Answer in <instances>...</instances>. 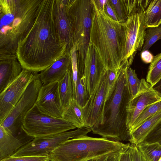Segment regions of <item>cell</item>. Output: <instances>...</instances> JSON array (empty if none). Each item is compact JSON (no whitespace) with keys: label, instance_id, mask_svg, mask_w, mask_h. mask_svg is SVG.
I'll use <instances>...</instances> for the list:
<instances>
[{"label":"cell","instance_id":"obj_2","mask_svg":"<svg viewBox=\"0 0 161 161\" xmlns=\"http://www.w3.org/2000/svg\"><path fill=\"white\" fill-rule=\"evenodd\" d=\"M130 66L125 63L119 70L115 89L105 103L103 123L91 129L94 134L119 142L129 141L130 135L126 125V106L131 96L127 71Z\"/></svg>","mask_w":161,"mask_h":161},{"label":"cell","instance_id":"obj_37","mask_svg":"<svg viewBox=\"0 0 161 161\" xmlns=\"http://www.w3.org/2000/svg\"><path fill=\"white\" fill-rule=\"evenodd\" d=\"M107 0H94L97 7L103 10H105V5Z\"/></svg>","mask_w":161,"mask_h":161},{"label":"cell","instance_id":"obj_5","mask_svg":"<svg viewBox=\"0 0 161 161\" xmlns=\"http://www.w3.org/2000/svg\"><path fill=\"white\" fill-rule=\"evenodd\" d=\"M76 128L62 118H54L42 113L35 104L26 114L21 125L26 135L33 138L53 135Z\"/></svg>","mask_w":161,"mask_h":161},{"label":"cell","instance_id":"obj_15","mask_svg":"<svg viewBox=\"0 0 161 161\" xmlns=\"http://www.w3.org/2000/svg\"><path fill=\"white\" fill-rule=\"evenodd\" d=\"M71 68V59L70 52L66 54L64 59L53 64L38 74V75L43 85H46L62 79L67 70Z\"/></svg>","mask_w":161,"mask_h":161},{"label":"cell","instance_id":"obj_16","mask_svg":"<svg viewBox=\"0 0 161 161\" xmlns=\"http://www.w3.org/2000/svg\"><path fill=\"white\" fill-rule=\"evenodd\" d=\"M24 145L18 136L9 133L0 125V160L12 156Z\"/></svg>","mask_w":161,"mask_h":161},{"label":"cell","instance_id":"obj_25","mask_svg":"<svg viewBox=\"0 0 161 161\" xmlns=\"http://www.w3.org/2000/svg\"><path fill=\"white\" fill-rule=\"evenodd\" d=\"M161 39V25L147 28L142 51L148 50L157 41Z\"/></svg>","mask_w":161,"mask_h":161},{"label":"cell","instance_id":"obj_35","mask_svg":"<svg viewBox=\"0 0 161 161\" xmlns=\"http://www.w3.org/2000/svg\"><path fill=\"white\" fill-rule=\"evenodd\" d=\"M120 161H133L131 146L122 154Z\"/></svg>","mask_w":161,"mask_h":161},{"label":"cell","instance_id":"obj_36","mask_svg":"<svg viewBox=\"0 0 161 161\" xmlns=\"http://www.w3.org/2000/svg\"><path fill=\"white\" fill-rule=\"evenodd\" d=\"M105 11L108 15L115 20L119 21L115 12L112 8L108 0H107L105 5Z\"/></svg>","mask_w":161,"mask_h":161},{"label":"cell","instance_id":"obj_4","mask_svg":"<svg viewBox=\"0 0 161 161\" xmlns=\"http://www.w3.org/2000/svg\"><path fill=\"white\" fill-rule=\"evenodd\" d=\"M73 45L77 50L78 73L82 75L90 42L93 6L91 0H74L68 3Z\"/></svg>","mask_w":161,"mask_h":161},{"label":"cell","instance_id":"obj_28","mask_svg":"<svg viewBox=\"0 0 161 161\" xmlns=\"http://www.w3.org/2000/svg\"><path fill=\"white\" fill-rule=\"evenodd\" d=\"M71 59L72 78L73 85L74 98L76 99V83L78 77V68L77 50L73 46L70 50Z\"/></svg>","mask_w":161,"mask_h":161},{"label":"cell","instance_id":"obj_21","mask_svg":"<svg viewBox=\"0 0 161 161\" xmlns=\"http://www.w3.org/2000/svg\"><path fill=\"white\" fill-rule=\"evenodd\" d=\"M58 82L60 97L64 108L69 100L74 98L71 68L67 70L64 77Z\"/></svg>","mask_w":161,"mask_h":161},{"label":"cell","instance_id":"obj_17","mask_svg":"<svg viewBox=\"0 0 161 161\" xmlns=\"http://www.w3.org/2000/svg\"><path fill=\"white\" fill-rule=\"evenodd\" d=\"M161 122V111L145 120L138 127L130 133L129 141L137 145L142 142L150 132Z\"/></svg>","mask_w":161,"mask_h":161},{"label":"cell","instance_id":"obj_23","mask_svg":"<svg viewBox=\"0 0 161 161\" xmlns=\"http://www.w3.org/2000/svg\"><path fill=\"white\" fill-rule=\"evenodd\" d=\"M149 161H158L161 157V145L142 142L137 145Z\"/></svg>","mask_w":161,"mask_h":161},{"label":"cell","instance_id":"obj_22","mask_svg":"<svg viewBox=\"0 0 161 161\" xmlns=\"http://www.w3.org/2000/svg\"><path fill=\"white\" fill-rule=\"evenodd\" d=\"M161 79V53L154 56L149 66L146 81L152 87Z\"/></svg>","mask_w":161,"mask_h":161},{"label":"cell","instance_id":"obj_38","mask_svg":"<svg viewBox=\"0 0 161 161\" xmlns=\"http://www.w3.org/2000/svg\"><path fill=\"white\" fill-rule=\"evenodd\" d=\"M153 88L157 91L161 96V79L153 87Z\"/></svg>","mask_w":161,"mask_h":161},{"label":"cell","instance_id":"obj_7","mask_svg":"<svg viewBox=\"0 0 161 161\" xmlns=\"http://www.w3.org/2000/svg\"><path fill=\"white\" fill-rule=\"evenodd\" d=\"M42 85L37 74L9 115L0 124L8 133L17 136L19 132L23 131L21 125L24 118L35 104L39 92Z\"/></svg>","mask_w":161,"mask_h":161},{"label":"cell","instance_id":"obj_1","mask_svg":"<svg viewBox=\"0 0 161 161\" xmlns=\"http://www.w3.org/2000/svg\"><path fill=\"white\" fill-rule=\"evenodd\" d=\"M90 44L97 50L105 68L115 71L123 64L125 28L124 23L114 20L105 10L98 8L94 0Z\"/></svg>","mask_w":161,"mask_h":161},{"label":"cell","instance_id":"obj_20","mask_svg":"<svg viewBox=\"0 0 161 161\" xmlns=\"http://www.w3.org/2000/svg\"><path fill=\"white\" fill-rule=\"evenodd\" d=\"M147 28L161 25V0H150L144 11Z\"/></svg>","mask_w":161,"mask_h":161},{"label":"cell","instance_id":"obj_27","mask_svg":"<svg viewBox=\"0 0 161 161\" xmlns=\"http://www.w3.org/2000/svg\"><path fill=\"white\" fill-rule=\"evenodd\" d=\"M127 80L131 97L138 92L141 86V80L138 77L135 70L129 67L127 71Z\"/></svg>","mask_w":161,"mask_h":161},{"label":"cell","instance_id":"obj_10","mask_svg":"<svg viewBox=\"0 0 161 161\" xmlns=\"http://www.w3.org/2000/svg\"><path fill=\"white\" fill-rule=\"evenodd\" d=\"M37 74L23 69L18 78L0 93V124L9 115Z\"/></svg>","mask_w":161,"mask_h":161},{"label":"cell","instance_id":"obj_8","mask_svg":"<svg viewBox=\"0 0 161 161\" xmlns=\"http://www.w3.org/2000/svg\"><path fill=\"white\" fill-rule=\"evenodd\" d=\"M145 10L142 9L136 12L124 23L125 38L123 63L129 61L132 63L137 52L142 50L147 28Z\"/></svg>","mask_w":161,"mask_h":161},{"label":"cell","instance_id":"obj_39","mask_svg":"<svg viewBox=\"0 0 161 161\" xmlns=\"http://www.w3.org/2000/svg\"><path fill=\"white\" fill-rule=\"evenodd\" d=\"M158 161H161V157L160 158Z\"/></svg>","mask_w":161,"mask_h":161},{"label":"cell","instance_id":"obj_31","mask_svg":"<svg viewBox=\"0 0 161 161\" xmlns=\"http://www.w3.org/2000/svg\"><path fill=\"white\" fill-rule=\"evenodd\" d=\"M0 161H50L48 156H10Z\"/></svg>","mask_w":161,"mask_h":161},{"label":"cell","instance_id":"obj_3","mask_svg":"<svg viewBox=\"0 0 161 161\" xmlns=\"http://www.w3.org/2000/svg\"><path fill=\"white\" fill-rule=\"evenodd\" d=\"M130 145L103 137L86 135L66 141L48 156L50 161H87L111 153L124 152Z\"/></svg>","mask_w":161,"mask_h":161},{"label":"cell","instance_id":"obj_40","mask_svg":"<svg viewBox=\"0 0 161 161\" xmlns=\"http://www.w3.org/2000/svg\"><path fill=\"white\" fill-rule=\"evenodd\" d=\"M92 161V160H88V161Z\"/></svg>","mask_w":161,"mask_h":161},{"label":"cell","instance_id":"obj_30","mask_svg":"<svg viewBox=\"0 0 161 161\" xmlns=\"http://www.w3.org/2000/svg\"><path fill=\"white\" fill-rule=\"evenodd\" d=\"M142 142L146 143L158 142L161 145V122L150 132Z\"/></svg>","mask_w":161,"mask_h":161},{"label":"cell","instance_id":"obj_6","mask_svg":"<svg viewBox=\"0 0 161 161\" xmlns=\"http://www.w3.org/2000/svg\"><path fill=\"white\" fill-rule=\"evenodd\" d=\"M91 131L90 127H84L73 130L34 138L11 156H47L63 142L70 139L86 136Z\"/></svg>","mask_w":161,"mask_h":161},{"label":"cell","instance_id":"obj_41","mask_svg":"<svg viewBox=\"0 0 161 161\" xmlns=\"http://www.w3.org/2000/svg\"></svg>","mask_w":161,"mask_h":161},{"label":"cell","instance_id":"obj_29","mask_svg":"<svg viewBox=\"0 0 161 161\" xmlns=\"http://www.w3.org/2000/svg\"><path fill=\"white\" fill-rule=\"evenodd\" d=\"M119 71L107 70L108 86L106 102L112 95L115 89Z\"/></svg>","mask_w":161,"mask_h":161},{"label":"cell","instance_id":"obj_33","mask_svg":"<svg viewBox=\"0 0 161 161\" xmlns=\"http://www.w3.org/2000/svg\"><path fill=\"white\" fill-rule=\"evenodd\" d=\"M124 152H117L107 154L97 158L92 159V161H120L122 154Z\"/></svg>","mask_w":161,"mask_h":161},{"label":"cell","instance_id":"obj_24","mask_svg":"<svg viewBox=\"0 0 161 161\" xmlns=\"http://www.w3.org/2000/svg\"><path fill=\"white\" fill-rule=\"evenodd\" d=\"M161 111V99L147 106L135 121L130 130L131 131L140 125L149 117Z\"/></svg>","mask_w":161,"mask_h":161},{"label":"cell","instance_id":"obj_18","mask_svg":"<svg viewBox=\"0 0 161 161\" xmlns=\"http://www.w3.org/2000/svg\"><path fill=\"white\" fill-rule=\"evenodd\" d=\"M62 119L71 123L77 128L86 127L82 107L74 98L69 100L64 108Z\"/></svg>","mask_w":161,"mask_h":161},{"label":"cell","instance_id":"obj_19","mask_svg":"<svg viewBox=\"0 0 161 161\" xmlns=\"http://www.w3.org/2000/svg\"><path fill=\"white\" fill-rule=\"evenodd\" d=\"M23 69L14 63H1L0 69V93L11 85L19 77Z\"/></svg>","mask_w":161,"mask_h":161},{"label":"cell","instance_id":"obj_12","mask_svg":"<svg viewBox=\"0 0 161 161\" xmlns=\"http://www.w3.org/2000/svg\"><path fill=\"white\" fill-rule=\"evenodd\" d=\"M35 104L42 113L54 118H62L64 107L59 93L58 81L43 85Z\"/></svg>","mask_w":161,"mask_h":161},{"label":"cell","instance_id":"obj_13","mask_svg":"<svg viewBox=\"0 0 161 161\" xmlns=\"http://www.w3.org/2000/svg\"><path fill=\"white\" fill-rule=\"evenodd\" d=\"M106 69L94 46L89 44L82 76L86 79L89 97L98 81L103 72ZM107 70V69H106Z\"/></svg>","mask_w":161,"mask_h":161},{"label":"cell","instance_id":"obj_14","mask_svg":"<svg viewBox=\"0 0 161 161\" xmlns=\"http://www.w3.org/2000/svg\"><path fill=\"white\" fill-rule=\"evenodd\" d=\"M119 21L124 23L132 14L142 9H145L150 0H108Z\"/></svg>","mask_w":161,"mask_h":161},{"label":"cell","instance_id":"obj_32","mask_svg":"<svg viewBox=\"0 0 161 161\" xmlns=\"http://www.w3.org/2000/svg\"><path fill=\"white\" fill-rule=\"evenodd\" d=\"M130 146L132 152L133 161H149L137 145L131 144Z\"/></svg>","mask_w":161,"mask_h":161},{"label":"cell","instance_id":"obj_26","mask_svg":"<svg viewBox=\"0 0 161 161\" xmlns=\"http://www.w3.org/2000/svg\"><path fill=\"white\" fill-rule=\"evenodd\" d=\"M88 98L86 79L84 77L78 76L76 83V100L78 103L83 107Z\"/></svg>","mask_w":161,"mask_h":161},{"label":"cell","instance_id":"obj_34","mask_svg":"<svg viewBox=\"0 0 161 161\" xmlns=\"http://www.w3.org/2000/svg\"><path fill=\"white\" fill-rule=\"evenodd\" d=\"M142 60L146 63H151L154 56L148 50L142 51L141 54Z\"/></svg>","mask_w":161,"mask_h":161},{"label":"cell","instance_id":"obj_11","mask_svg":"<svg viewBox=\"0 0 161 161\" xmlns=\"http://www.w3.org/2000/svg\"><path fill=\"white\" fill-rule=\"evenodd\" d=\"M161 99V96L144 78L141 80L140 89L131 97L126 106V125L129 132L134 123L147 106Z\"/></svg>","mask_w":161,"mask_h":161},{"label":"cell","instance_id":"obj_9","mask_svg":"<svg viewBox=\"0 0 161 161\" xmlns=\"http://www.w3.org/2000/svg\"><path fill=\"white\" fill-rule=\"evenodd\" d=\"M108 86L107 70H105L82 107L86 127L92 129L102 125Z\"/></svg>","mask_w":161,"mask_h":161}]
</instances>
